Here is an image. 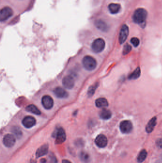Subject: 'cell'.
<instances>
[{
  "instance_id": "1",
  "label": "cell",
  "mask_w": 162,
  "mask_h": 163,
  "mask_svg": "<svg viewBox=\"0 0 162 163\" xmlns=\"http://www.w3.org/2000/svg\"><path fill=\"white\" fill-rule=\"evenodd\" d=\"M147 12L143 8H138L135 10L133 15V20L136 24L143 25L146 22Z\"/></svg>"
},
{
  "instance_id": "2",
  "label": "cell",
  "mask_w": 162,
  "mask_h": 163,
  "mask_svg": "<svg viewBox=\"0 0 162 163\" xmlns=\"http://www.w3.org/2000/svg\"><path fill=\"white\" fill-rule=\"evenodd\" d=\"M84 67L88 71L93 70L97 66V62L93 57L90 56H86L82 60Z\"/></svg>"
},
{
  "instance_id": "3",
  "label": "cell",
  "mask_w": 162,
  "mask_h": 163,
  "mask_svg": "<svg viewBox=\"0 0 162 163\" xmlns=\"http://www.w3.org/2000/svg\"><path fill=\"white\" fill-rule=\"evenodd\" d=\"M53 137L56 138L55 144L57 145L62 144L66 139V135L65 131L62 127L57 129L53 133Z\"/></svg>"
},
{
  "instance_id": "4",
  "label": "cell",
  "mask_w": 162,
  "mask_h": 163,
  "mask_svg": "<svg viewBox=\"0 0 162 163\" xmlns=\"http://www.w3.org/2000/svg\"><path fill=\"white\" fill-rule=\"evenodd\" d=\"M105 47V42L103 39L98 38L94 41L91 45L92 49L95 53H99L103 51Z\"/></svg>"
},
{
  "instance_id": "5",
  "label": "cell",
  "mask_w": 162,
  "mask_h": 163,
  "mask_svg": "<svg viewBox=\"0 0 162 163\" xmlns=\"http://www.w3.org/2000/svg\"><path fill=\"white\" fill-rule=\"evenodd\" d=\"M14 14L13 11L9 7H5L1 9L0 13L1 21H5L12 16Z\"/></svg>"
},
{
  "instance_id": "6",
  "label": "cell",
  "mask_w": 162,
  "mask_h": 163,
  "mask_svg": "<svg viewBox=\"0 0 162 163\" xmlns=\"http://www.w3.org/2000/svg\"><path fill=\"white\" fill-rule=\"evenodd\" d=\"M120 129L121 131L123 133H129L132 130V124L130 121L128 120L122 121L120 124Z\"/></svg>"
},
{
  "instance_id": "7",
  "label": "cell",
  "mask_w": 162,
  "mask_h": 163,
  "mask_svg": "<svg viewBox=\"0 0 162 163\" xmlns=\"http://www.w3.org/2000/svg\"><path fill=\"white\" fill-rule=\"evenodd\" d=\"M129 33V29L127 25H124L122 26L119 33V41L120 44H122L127 40Z\"/></svg>"
},
{
  "instance_id": "8",
  "label": "cell",
  "mask_w": 162,
  "mask_h": 163,
  "mask_svg": "<svg viewBox=\"0 0 162 163\" xmlns=\"http://www.w3.org/2000/svg\"><path fill=\"white\" fill-rule=\"evenodd\" d=\"M42 105L46 109L49 110L53 107L54 102L52 97L49 95H44L42 99Z\"/></svg>"
},
{
  "instance_id": "9",
  "label": "cell",
  "mask_w": 162,
  "mask_h": 163,
  "mask_svg": "<svg viewBox=\"0 0 162 163\" xmlns=\"http://www.w3.org/2000/svg\"><path fill=\"white\" fill-rule=\"evenodd\" d=\"M16 140L14 136L11 134L5 135L3 139V143L7 147H11L14 145Z\"/></svg>"
},
{
  "instance_id": "10",
  "label": "cell",
  "mask_w": 162,
  "mask_h": 163,
  "mask_svg": "<svg viewBox=\"0 0 162 163\" xmlns=\"http://www.w3.org/2000/svg\"><path fill=\"white\" fill-rule=\"evenodd\" d=\"M95 142L98 147L100 148H104L106 147L108 144V139L107 137L104 135H100L96 137Z\"/></svg>"
},
{
  "instance_id": "11",
  "label": "cell",
  "mask_w": 162,
  "mask_h": 163,
  "mask_svg": "<svg viewBox=\"0 0 162 163\" xmlns=\"http://www.w3.org/2000/svg\"><path fill=\"white\" fill-rule=\"evenodd\" d=\"M62 84L67 89H71L75 85V81L71 76H66L63 79Z\"/></svg>"
},
{
  "instance_id": "12",
  "label": "cell",
  "mask_w": 162,
  "mask_h": 163,
  "mask_svg": "<svg viewBox=\"0 0 162 163\" xmlns=\"http://www.w3.org/2000/svg\"><path fill=\"white\" fill-rule=\"evenodd\" d=\"M36 123V121L35 119L31 116H27L25 117L22 121V125L27 128H30L34 126Z\"/></svg>"
},
{
  "instance_id": "13",
  "label": "cell",
  "mask_w": 162,
  "mask_h": 163,
  "mask_svg": "<svg viewBox=\"0 0 162 163\" xmlns=\"http://www.w3.org/2000/svg\"><path fill=\"white\" fill-rule=\"evenodd\" d=\"M53 92L56 97L59 98H66L68 97L69 96L67 92L60 87L55 88L53 91Z\"/></svg>"
},
{
  "instance_id": "14",
  "label": "cell",
  "mask_w": 162,
  "mask_h": 163,
  "mask_svg": "<svg viewBox=\"0 0 162 163\" xmlns=\"http://www.w3.org/2000/svg\"><path fill=\"white\" fill-rule=\"evenodd\" d=\"M48 149L49 146L47 145H44L41 146V147L38 149L36 153V156L37 158L42 157L44 155H46L48 153Z\"/></svg>"
},
{
  "instance_id": "15",
  "label": "cell",
  "mask_w": 162,
  "mask_h": 163,
  "mask_svg": "<svg viewBox=\"0 0 162 163\" xmlns=\"http://www.w3.org/2000/svg\"><path fill=\"white\" fill-rule=\"evenodd\" d=\"M95 25L97 29L103 32H107L108 29V27L106 22L102 20H98L96 21Z\"/></svg>"
},
{
  "instance_id": "16",
  "label": "cell",
  "mask_w": 162,
  "mask_h": 163,
  "mask_svg": "<svg viewBox=\"0 0 162 163\" xmlns=\"http://www.w3.org/2000/svg\"><path fill=\"white\" fill-rule=\"evenodd\" d=\"M156 125V117L151 119L147 124L146 126V131L148 133H151L155 128Z\"/></svg>"
},
{
  "instance_id": "17",
  "label": "cell",
  "mask_w": 162,
  "mask_h": 163,
  "mask_svg": "<svg viewBox=\"0 0 162 163\" xmlns=\"http://www.w3.org/2000/svg\"><path fill=\"white\" fill-rule=\"evenodd\" d=\"M95 104L97 107L98 108L106 107L108 106V102L107 99L104 98H100L97 99L95 102Z\"/></svg>"
},
{
  "instance_id": "18",
  "label": "cell",
  "mask_w": 162,
  "mask_h": 163,
  "mask_svg": "<svg viewBox=\"0 0 162 163\" xmlns=\"http://www.w3.org/2000/svg\"><path fill=\"white\" fill-rule=\"evenodd\" d=\"M108 10L112 14H116L120 11L121 6L117 4H111L108 5Z\"/></svg>"
},
{
  "instance_id": "19",
  "label": "cell",
  "mask_w": 162,
  "mask_h": 163,
  "mask_svg": "<svg viewBox=\"0 0 162 163\" xmlns=\"http://www.w3.org/2000/svg\"><path fill=\"white\" fill-rule=\"evenodd\" d=\"M111 115L112 114L111 112L106 109H103L100 113V117L103 120L109 119V118H110Z\"/></svg>"
},
{
  "instance_id": "20",
  "label": "cell",
  "mask_w": 162,
  "mask_h": 163,
  "mask_svg": "<svg viewBox=\"0 0 162 163\" xmlns=\"http://www.w3.org/2000/svg\"><path fill=\"white\" fill-rule=\"evenodd\" d=\"M80 159L84 163H89L90 161V157L88 153L85 151H81L80 153Z\"/></svg>"
},
{
  "instance_id": "21",
  "label": "cell",
  "mask_w": 162,
  "mask_h": 163,
  "mask_svg": "<svg viewBox=\"0 0 162 163\" xmlns=\"http://www.w3.org/2000/svg\"><path fill=\"white\" fill-rule=\"evenodd\" d=\"M26 110L27 111L32 113V114L36 115H40L41 114L40 110L33 105H29L26 107Z\"/></svg>"
},
{
  "instance_id": "22",
  "label": "cell",
  "mask_w": 162,
  "mask_h": 163,
  "mask_svg": "<svg viewBox=\"0 0 162 163\" xmlns=\"http://www.w3.org/2000/svg\"><path fill=\"white\" fill-rule=\"evenodd\" d=\"M141 74V71L139 67H138L136 68L134 72L129 75L128 76V79L130 80H135V79H138L139 77L140 76Z\"/></svg>"
},
{
  "instance_id": "23",
  "label": "cell",
  "mask_w": 162,
  "mask_h": 163,
  "mask_svg": "<svg viewBox=\"0 0 162 163\" xmlns=\"http://www.w3.org/2000/svg\"><path fill=\"white\" fill-rule=\"evenodd\" d=\"M147 153L145 149L143 150L138 154V162L141 163L144 162L147 157Z\"/></svg>"
},
{
  "instance_id": "24",
  "label": "cell",
  "mask_w": 162,
  "mask_h": 163,
  "mask_svg": "<svg viewBox=\"0 0 162 163\" xmlns=\"http://www.w3.org/2000/svg\"><path fill=\"white\" fill-rule=\"evenodd\" d=\"M12 132L18 139L21 138L22 136V132L20 129L18 127H14V128H12Z\"/></svg>"
},
{
  "instance_id": "25",
  "label": "cell",
  "mask_w": 162,
  "mask_h": 163,
  "mask_svg": "<svg viewBox=\"0 0 162 163\" xmlns=\"http://www.w3.org/2000/svg\"><path fill=\"white\" fill-rule=\"evenodd\" d=\"M131 46L130 45L128 44L125 45L124 46V49H123V55H126V54H128L131 51Z\"/></svg>"
},
{
  "instance_id": "26",
  "label": "cell",
  "mask_w": 162,
  "mask_h": 163,
  "mask_svg": "<svg viewBox=\"0 0 162 163\" xmlns=\"http://www.w3.org/2000/svg\"><path fill=\"white\" fill-rule=\"evenodd\" d=\"M49 163H57L58 161L55 156L53 154L50 153L49 155Z\"/></svg>"
},
{
  "instance_id": "27",
  "label": "cell",
  "mask_w": 162,
  "mask_h": 163,
  "mask_svg": "<svg viewBox=\"0 0 162 163\" xmlns=\"http://www.w3.org/2000/svg\"><path fill=\"white\" fill-rule=\"evenodd\" d=\"M131 43H132V45L135 46V47H137L139 45L140 43V41L139 40L136 38V37H133L131 39Z\"/></svg>"
},
{
  "instance_id": "28",
  "label": "cell",
  "mask_w": 162,
  "mask_h": 163,
  "mask_svg": "<svg viewBox=\"0 0 162 163\" xmlns=\"http://www.w3.org/2000/svg\"><path fill=\"white\" fill-rule=\"evenodd\" d=\"M84 144V143L83 140H81V139H79L75 142V145L77 146V147H80L83 146Z\"/></svg>"
},
{
  "instance_id": "29",
  "label": "cell",
  "mask_w": 162,
  "mask_h": 163,
  "mask_svg": "<svg viewBox=\"0 0 162 163\" xmlns=\"http://www.w3.org/2000/svg\"><path fill=\"white\" fill-rule=\"evenodd\" d=\"M96 87H97V85L93 86V87H91L90 88L88 92V95L90 96H92L93 94L95 91L96 90Z\"/></svg>"
},
{
  "instance_id": "30",
  "label": "cell",
  "mask_w": 162,
  "mask_h": 163,
  "mask_svg": "<svg viewBox=\"0 0 162 163\" xmlns=\"http://www.w3.org/2000/svg\"><path fill=\"white\" fill-rule=\"evenodd\" d=\"M156 145L160 148H162V139H158L156 141Z\"/></svg>"
},
{
  "instance_id": "31",
  "label": "cell",
  "mask_w": 162,
  "mask_h": 163,
  "mask_svg": "<svg viewBox=\"0 0 162 163\" xmlns=\"http://www.w3.org/2000/svg\"><path fill=\"white\" fill-rule=\"evenodd\" d=\"M62 163H71V162L68 160L64 159L62 160Z\"/></svg>"
},
{
  "instance_id": "32",
  "label": "cell",
  "mask_w": 162,
  "mask_h": 163,
  "mask_svg": "<svg viewBox=\"0 0 162 163\" xmlns=\"http://www.w3.org/2000/svg\"><path fill=\"white\" fill-rule=\"evenodd\" d=\"M41 162L42 163H45L46 162V160L44 159V158H43V159H41Z\"/></svg>"
}]
</instances>
